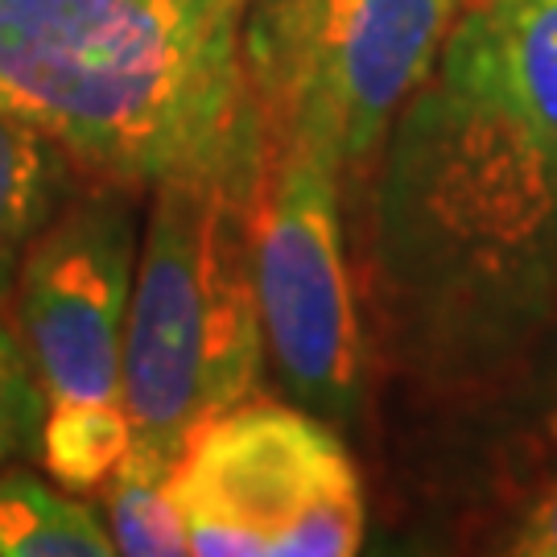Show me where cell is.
<instances>
[{"label": "cell", "instance_id": "cell-1", "mask_svg": "<svg viewBox=\"0 0 557 557\" xmlns=\"http://www.w3.org/2000/svg\"><path fill=\"white\" fill-rule=\"evenodd\" d=\"M248 0H0V112L120 182H260Z\"/></svg>", "mask_w": 557, "mask_h": 557}, {"label": "cell", "instance_id": "cell-2", "mask_svg": "<svg viewBox=\"0 0 557 557\" xmlns=\"http://www.w3.org/2000/svg\"><path fill=\"white\" fill-rule=\"evenodd\" d=\"M380 260L409 319L467 351L520 335L557 289L554 153L442 62L388 145Z\"/></svg>", "mask_w": 557, "mask_h": 557}, {"label": "cell", "instance_id": "cell-3", "mask_svg": "<svg viewBox=\"0 0 557 557\" xmlns=\"http://www.w3.org/2000/svg\"><path fill=\"white\" fill-rule=\"evenodd\" d=\"M260 182L174 178L153 211L124 322L128 450L174 467L207 421L248 400L264 359L252 207Z\"/></svg>", "mask_w": 557, "mask_h": 557}, {"label": "cell", "instance_id": "cell-4", "mask_svg": "<svg viewBox=\"0 0 557 557\" xmlns=\"http://www.w3.org/2000/svg\"><path fill=\"white\" fill-rule=\"evenodd\" d=\"M467 0H248L244 79L264 153L363 161L421 83Z\"/></svg>", "mask_w": 557, "mask_h": 557}, {"label": "cell", "instance_id": "cell-5", "mask_svg": "<svg viewBox=\"0 0 557 557\" xmlns=\"http://www.w3.org/2000/svg\"><path fill=\"white\" fill-rule=\"evenodd\" d=\"M170 499L202 557H351L363 541V492L335 430L273 400L207 421L170 471Z\"/></svg>", "mask_w": 557, "mask_h": 557}, {"label": "cell", "instance_id": "cell-6", "mask_svg": "<svg viewBox=\"0 0 557 557\" xmlns=\"http://www.w3.org/2000/svg\"><path fill=\"white\" fill-rule=\"evenodd\" d=\"M252 269L264 347L289 397L347 418L363 380V338L343 260L338 170L314 153H264L252 207Z\"/></svg>", "mask_w": 557, "mask_h": 557}, {"label": "cell", "instance_id": "cell-7", "mask_svg": "<svg viewBox=\"0 0 557 557\" xmlns=\"http://www.w3.org/2000/svg\"><path fill=\"white\" fill-rule=\"evenodd\" d=\"M133 182L66 195L17 264V338L50 405H120L137 277Z\"/></svg>", "mask_w": 557, "mask_h": 557}, {"label": "cell", "instance_id": "cell-8", "mask_svg": "<svg viewBox=\"0 0 557 557\" xmlns=\"http://www.w3.org/2000/svg\"><path fill=\"white\" fill-rule=\"evenodd\" d=\"M442 66L499 96L557 161V0H467Z\"/></svg>", "mask_w": 557, "mask_h": 557}, {"label": "cell", "instance_id": "cell-9", "mask_svg": "<svg viewBox=\"0 0 557 557\" xmlns=\"http://www.w3.org/2000/svg\"><path fill=\"white\" fill-rule=\"evenodd\" d=\"M71 158L50 137L0 112V298L46 220L71 195Z\"/></svg>", "mask_w": 557, "mask_h": 557}, {"label": "cell", "instance_id": "cell-10", "mask_svg": "<svg viewBox=\"0 0 557 557\" xmlns=\"http://www.w3.org/2000/svg\"><path fill=\"white\" fill-rule=\"evenodd\" d=\"M116 541L79 499L0 467V557H108Z\"/></svg>", "mask_w": 557, "mask_h": 557}, {"label": "cell", "instance_id": "cell-11", "mask_svg": "<svg viewBox=\"0 0 557 557\" xmlns=\"http://www.w3.org/2000/svg\"><path fill=\"white\" fill-rule=\"evenodd\" d=\"M170 471L153 458L124 450L112 475L103 479V508L112 524L116 554L128 557H178L190 554L186 524L170 499Z\"/></svg>", "mask_w": 557, "mask_h": 557}, {"label": "cell", "instance_id": "cell-12", "mask_svg": "<svg viewBox=\"0 0 557 557\" xmlns=\"http://www.w3.org/2000/svg\"><path fill=\"white\" fill-rule=\"evenodd\" d=\"M124 405H50L41 421L38 455L71 492H91L112 475L128 450Z\"/></svg>", "mask_w": 557, "mask_h": 557}, {"label": "cell", "instance_id": "cell-13", "mask_svg": "<svg viewBox=\"0 0 557 557\" xmlns=\"http://www.w3.org/2000/svg\"><path fill=\"white\" fill-rule=\"evenodd\" d=\"M46 421V393L21 338L0 322V467L34 455Z\"/></svg>", "mask_w": 557, "mask_h": 557}, {"label": "cell", "instance_id": "cell-14", "mask_svg": "<svg viewBox=\"0 0 557 557\" xmlns=\"http://www.w3.org/2000/svg\"><path fill=\"white\" fill-rule=\"evenodd\" d=\"M512 554L520 557H557V483L524 512L512 533Z\"/></svg>", "mask_w": 557, "mask_h": 557}]
</instances>
